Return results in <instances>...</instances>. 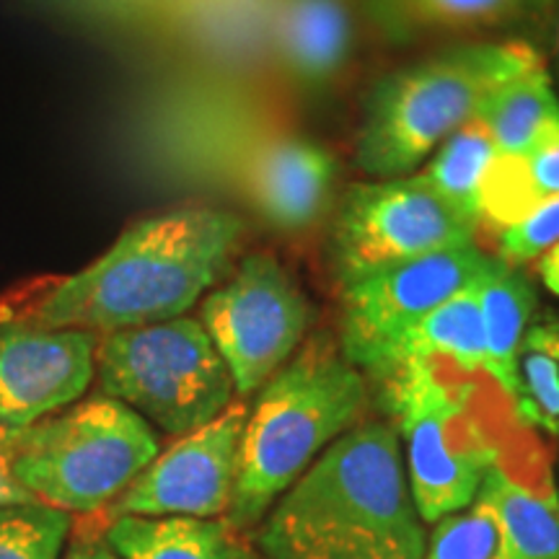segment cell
Masks as SVG:
<instances>
[{
    "label": "cell",
    "mask_w": 559,
    "mask_h": 559,
    "mask_svg": "<svg viewBox=\"0 0 559 559\" xmlns=\"http://www.w3.org/2000/svg\"><path fill=\"white\" fill-rule=\"evenodd\" d=\"M239 215L185 207L140 221L86 270L32 285L11 306L50 330L111 334L185 317L230 272Z\"/></svg>",
    "instance_id": "1"
},
{
    "label": "cell",
    "mask_w": 559,
    "mask_h": 559,
    "mask_svg": "<svg viewBox=\"0 0 559 559\" xmlns=\"http://www.w3.org/2000/svg\"><path fill=\"white\" fill-rule=\"evenodd\" d=\"M264 559H425L428 531L412 500L394 425L340 436L257 531Z\"/></svg>",
    "instance_id": "2"
},
{
    "label": "cell",
    "mask_w": 559,
    "mask_h": 559,
    "mask_svg": "<svg viewBox=\"0 0 559 559\" xmlns=\"http://www.w3.org/2000/svg\"><path fill=\"white\" fill-rule=\"evenodd\" d=\"M366 379L326 334L311 337L257 391L226 523L260 526L280 495L366 409Z\"/></svg>",
    "instance_id": "3"
},
{
    "label": "cell",
    "mask_w": 559,
    "mask_h": 559,
    "mask_svg": "<svg viewBox=\"0 0 559 559\" xmlns=\"http://www.w3.org/2000/svg\"><path fill=\"white\" fill-rule=\"evenodd\" d=\"M542 62L526 41H472L394 70L370 88L355 160L373 179H402L428 160L500 83Z\"/></svg>",
    "instance_id": "4"
},
{
    "label": "cell",
    "mask_w": 559,
    "mask_h": 559,
    "mask_svg": "<svg viewBox=\"0 0 559 559\" xmlns=\"http://www.w3.org/2000/svg\"><path fill=\"white\" fill-rule=\"evenodd\" d=\"M158 451L151 423L99 394L21 428L13 474L41 506L86 515L120 498Z\"/></svg>",
    "instance_id": "5"
},
{
    "label": "cell",
    "mask_w": 559,
    "mask_h": 559,
    "mask_svg": "<svg viewBox=\"0 0 559 559\" xmlns=\"http://www.w3.org/2000/svg\"><path fill=\"white\" fill-rule=\"evenodd\" d=\"M96 381L169 436H190L234 404L226 362L198 319H171L102 334Z\"/></svg>",
    "instance_id": "6"
},
{
    "label": "cell",
    "mask_w": 559,
    "mask_h": 559,
    "mask_svg": "<svg viewBox=\"0 0 559 559\" xmlns=\"http://www.w3.org/2000/svg\"><path fill=\"white\" fill-rule=\"evenodd\" d=\"M396 432L404 440V472L423 523H438L477 500L502 449L481 430L472 386H453L438 366L412 360L386 376Z\"/></svg>",
    "instance_id": "7"
},
{
    "label": "cell",
    "mask_w": 559,
    "mask_h": 559,
    "mask_svg": "<svg viewBox=\"0 0 559 559\" xmlns=\"http://www.w3.org/2000/svg\"><path fill=\"white\" fill-rule=\"evenodd\" d=\"M477 223L428 190L415 174L362 181L349 187L337 207L332 267L342 285L391 264L466 247L477 239Z\"/></svg>",
    "instance_id": "8"
},
{
    "label": "cell",
    "mask_w": 559,
    "mask_h": 559,
    "mask_svg": "<svg viewBox=\"0 0 559 559\" xmlns=\"http://www.w3.org/2000/svg\"><path fill=\"white\" fill-rule=\"evenodd\" d=\"M309 319V300L267 251L243 257L200 309L239 396L257 394L298 353Z\"/></svg>",
    "instance_id": "9"
},
{
    "label": "cell",
    "mask_w": 559,
    "mask_h": 559,
    "mask_svg": "<svg viewBox=\"0 0 559 559\" xmlns=\"http://www.w3.org/2000/svg\"><path fill=\"white\" fill-rule=\"evenodd\" d=\"M213 138L218 177L272 228L300 234L326 213L334 158L319 143L288 132L275 117H262L254 109L230 111Z\"/></svg>",
    "instance_id": "10"
},
{
    "label": "cell",
    "mask_w": 559,
    "mask_h": 559,
    "mask_svg": "<svg viewBox=\"0 0 559 559\" xmlns=\"http://www.w3.org/2000/svg\"><path fill=\"white\" fill-rule=\"evenodd\" d=\"M489 254L477 243L436 251L342 283L340 347L355 368L383 379L400 342L445 300L472 288Z\"/></svg>",
    "instance_id": "11"
},
{
    "label": "cell",
    "mask_w": 559,
    "mask_h": 559,
    "mask_svg": "<svg viewBox=\"0 0 559 559\" xmlns=\"http://www.w3.org/2000/svg\"><path fill=\"white\" fill-rule=\"evenodd\" d=\"M249 407L234 402L205 428L181 436L145 466L111 502L117 515H187L226 519L239 474Z\"/></svg>",
    "instance_id": "12"
},
{
    "label": "cell",
    "mask_w": 559,
    "mask_h": 559,
    "mask_svg": "<svg viewBox=\"0 0 559 559\" xmlns=\"http://www.w3.org/2000/svg\"><path fill=\"white\" fill-rule=\"evenodd\" d=\"M99 334L50 330L0 298V428L21 430L70 407L96 376Z\"/></svg>",
    "instance_id": "13"
},
{
    "label": "cell",
    "mask_w": 559,
    "mask_h": 559,
    "mask_svg": "<svg viewBox=\"0 0 559 559\" xmlns=\"http://www.w3.org/2000/svg\"><path fill=\"white\" fill-rule=\"evenodd\" d=\"M474 502L498 528L492 559H559V492L544 453L521 461L502 453Z\"/></svg>",
    "instance_id": "14"
},
{
    "label": "cell",
    "mask_w": 559,
    "mask_h": 559,
    "mask_svg": "<svg viewBox=\"0 0 559 559\" xmlns=\"http://www.w3.org/2000/svg\"><path fill=\"white\" fill-rule=\"evenodd\" d=\"M347 0H280L272 66L300 91H321L337 79L353 50Z\"/></svg>",
    "instance_id": "15"
},
{
    "label": "cell",
    "mask_w": 559,
    "mask_h": 559,
    "mask_svg": "<svg viewBox=\"0 0 559 559\" xmlns=\"http://www.w3.org/2000/svg\"><path fill=\"white\" fill-rule=\"evenodd\" d=\"M370 24L404 45L440 32L500 29L544 21L555 0H362Z\"/></svg>",
    "instance_id": "16"
},
{
    "label": "cell",
    "mask_w": 559,
    "mask_h": 559,
    "mask_svg": "<svg viewBox=\"0 0 559 559\" xmlns=\"http://www.w3.org/2000/svg\"><path fill=\"white\" fill-rule=\"evenodd\" d=\"M474 290L485 332V373L513 404L519 391L521 345L534 324L536 288L521 264L489 257L485 272L474 280Z\"/></svg>",
    "instance_id": "17"
},
{
    "label": "cell",
    "mask_w": 559,
    "mask_h": 559,
    "mask_svg": "<svg viewBox=\"0 0 559 559\" xmlns=\"http://www.w3.org/2000/svg\"><path fill=\"white\" fill-rule=\"evenodd\" d=\"M102 536L120 559H254L226 519L117 515Z\"/></svg>",
    "instance_id": "18"
},
{
    "label": "cell",
    "mask_w": 559,
    "mask_h": 559,
    "mask_svg": "<svg viewBox=\"0 0 559 559\" xmlns=\"http://www.w3.org/2000/svg\"><path fill=\"white\" fill-rule=\"evenodd\" d=\"M477 122L492 138L500 156L508 158L523 156L559 130V102L544 62L500 83L481 104Z\"/></svg>",
    "instance_id": "19"
},
{
    "label": "cell",
    "mask_w": 559,
    "mask_h": 559,
    "mask_svg": "<svg viewBox=\"0 0 559 559\" xmlns=\"http://www.w3.org/2000/svg\"><path fill=\"white\" fill-rule=\"evenodd\" d=\"M412 360L430 362V366L451 362L459 373L485 370V332H481V311L474 285L419 321L400 342L383 379L402 362Z\"/></svg>",
    "instance_id": "20"
},
{
    "label": "cell",
    "mask_w": 559,
    "mask_h": 559,
    "mask_svg": "<svg viewBox=\"0 0 559 559\" xmlns=\"http://www.w3.org/2000/svg\"><path fill=\"white\" fill-rule=\"evenodd\" d=\"M551 194H559V130L523 156L498 153L481 194V223L500 230L513 226Z\"/></svg>",
    "instance_id": "21"
},
{
    "label": "cell",
    "mask_w": 559,
    "mask_h": 559,
    "mask_svg": "<svg viewBox=\"0 0 559 559\" xmlns=\"http://www.w3.org/2000/svg\"><path fill=\"white\" fill-rule=\"evenodd\" d=\"M495 160H498V148L492 138L474 120L453 132L415 177L481 226V194Z\"/></svg>",
    "instance_id": "22"
},
{
    "label": "cell",
    "mask_w": 559,
    "mask_h": 559,
    "mask_svg": "<svg viewBox=\"0 0 559 559\" xmlns=\"http://www.w3.org/2000/svg\"><path fill=\"white\" fill-rule=\"evenodd\" d=\"M513 412L523 428H536L559 445V313L528 326L519 355Z\"/></svg>",
    "instance_id": "23"
},
{
    "label": "cell",
    "mask_w": 559,
    "mask_h": 559,
    "mask_svg": "<svg viewBox=\"0 0 559 559\" xmlns=\"http://www.w3.org/2000/svg\"><path fill=\"white\" fill-rule=\"evenodd\" d=\"M73 515L41 502L0 508V559H62Z\"/></svg>",
    "instance_id": "24"
},
{
    "label": "cell",
    "mask_w": 559,
    "mask_h": 559,
    "mask_svg": "<svg viewBox=\"0 0 559 559\" xmlns=\"http://www.w3.org/2000/svg\"><path fill=\"white\" fill-rule=\"evenodd\" d=\"M432 526L436 528L428 536L425 559H492L498 547V528L479 502L445 515Z\"/></svg>",
    "instance_id": "25"
},
{
    "label": "cell",
    "mask_w": 559,
    "mask_h": 559,
    "mask_svg": "<svg viewBox=\"0 0 559 559\" xmlns=\"http://www.w3.org/2000/svg\"><path fill=\"white\" fill-rule=\"evenodd\" d=\"M559 243V194L542 200L521 221L500 230V260L523 264Z\"/></svg>",
    "instance_id": "26"
},
{
    "label": "cell",
    "mask_w": 559,
    "mask_h": 559,
    "mask_svg": "<svg viewBox=\"0 0 559 559\" xmlns=\"http://www.w3.org/2000/svg\"><path fill=\"white\" fill-rule=\"evenodd\" d=\"M16 436L19 430L0 428V508L9 506H26L37 502L21 487V481L13 474V453H16Z\"/></svg>",
    "instance_id": "27"
},
{
    "label": "cell",
    "mask_w": 559,
    "mask_h": 559,
    "mask_svg": "<svg viewBox=\"0 0 559 559\" xmlns=\"http://www.w3.org/2000/svg\"><path fill=\"white\" fill-rule=\"evenodd\" d=\"M70 9H79L102 19H115V21H128L135 19L140 13V0H58Z\"/></svg>",
    "instance_id": "28"
},
{
    "label": "cell",
    "mask_w": 559,
    "mask_h": 559,
    "mask_svg": "<svg viewBox=\"0 0 559 559\" xmlns=\"http://www.w3.org/2000/svg\"><path fill=\"white\" fill-rule=\"evenodd\" d=\"M62 559H120L107 547L104 536H79Z\"/></svg>",
    "instance_id": "29"
},
{
    "label": "cell",
    "mask_w": 559,
    "mask_h": 559,
    "mask_svg": "<svg viewBox=\"0 0 559 559\" xmlns=\"http://www.w3.org/2000/svg\"><path fill=\"white\" fill-rule=\"evenodd\" d=\"M539 277L547 285V290L559 296V243L539 257Z\"/></svg>",
    "instance_id": "30"
},
{
    "label": "cell",
    "mask_w": 559,
    "mask_h": 559,
    "mask_svg": "<svg viewBox=\"0 0 559 559\" xmlns=\"http://www.w3.org/2000/svg\"><path fill=\"white\" fill-rule=\"evenodd\" d=\"M254 559H257V557H254Z\"/></svg>",
    "instance_id": "31"
}]
</instances>
